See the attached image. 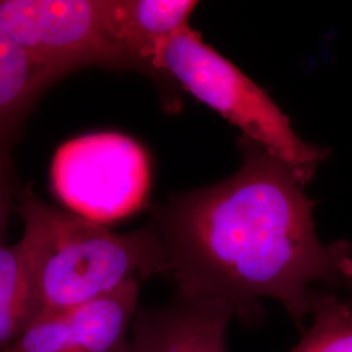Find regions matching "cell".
<instances>
[{"label": "cell", "mask_w": 352, "mask_h": 352, "mask_svg": "<svg viewBox=\"0 0 352 352\" xmlns=\"http://www.w3.org/2000/svg\"><path fill=\"white\" fill-rule=\"evenodd\" d=\"M140 280L91 302L38 316L0 352H131Z\"/></svg>", "instance_id": "cell-6"}, {"label": "cell", "mask_w": 352, "mask_h": 352, "mask_svg": "<svg viewBox=\"0 0 352 352\" xmlns=\"http://www.w3.org/2000/svg\"><path fill=\"white\" fill-rule=\"evenodd\" d=\"M197 4L192 0H104V14L113 41L140 72L161 78L154 67L157 51L189 25Z\"/></svg>", "instance_id": "cell-8"}, {"label": "cell", "mask_w": 352, "mask_h": 352, "mask_svg": "<svg viewBox=\"0 0 352 352\" xmlns=\"http://www.w3.org/2000/svg\"><path fill=\"white\" fill-rule=\"evenodd\" d=\"M309 316L312 325L291 352H352V300L314 289Z\"/></svg>", "instance_id": "cell-11"}, {"label": "cell", "mask_w": 352, "mask_h": 352, "mask_svg": "<svg viewBox=\"0 0 352 352\" xmlns=\"http://www.w3.org/2000/svg\"><path fill=\"white\" fill-rule=\"evenodd\" d=\"M51 184L72 213L103 225L139 210L151 187V164L135 140L90 133L55 153Z\"/></svg>", "instance_id": "cell-5"}, {"label": "cell", "mask_w": 352, "mask_h": 352, "mask_svg": "<svg viewBox=\"0 0 352 352\" xmlns=\"http://www.w3.org/2000/svg\"><path fill=\"white\" fill-rule=\"evenodd\" d=\"M239 151L234 175L154 206L167 272L177 294L221 300L244 324L274 299L302 327L312 285L352 289L351 244L318 239L315 204L287 164L243 136Z\"/></svg>", "instance_id": "cell-1"}, {"label": "cell", "mask_w": 352, "mask_h": 352, "mask_svg": "<svg viewBox=\"0 0 352 352\" xmlns=\"http://www.w3.org/2000/svg\"><path fill=\"white\" fill-rule=\"evenodd\" d=\"M37 317V308L17 244L0 241V351Z\"/></svg>", "instance_id": "cell-10"}, {"label": "cell", "mask_w": 352, "mask_h": 352, "mask_svg": "<svg viewBox=\"0 0 352 352\" xmlns=\"http://www.w3.org/2000/svg\"><path fill=\"white\" fill-rule=\"evenodd\" d=\"M50 88L0 24V151L11 153L29 113Z\"/></svg>", "instance_id": "cell-9"}, {"label": "cell", "mask_w": 352, "mask_h": 352, "mask_svg": "<svg viewBox=\"0 0 352 352\" xmlns=\"http://www.w3.org/2000/svg\"><path fill=\"white\" fill-rule=\"evenodd\" d=\"M0 24L51 87L75 71H139L113 41L104 0H0Z\"/></svg>", "instance_id": "cell-4"}, {"label": "cell", "mask_w": 352, "mask_h": 352, "mask_svg": "<svg viewBox=\"0 0 352 352\" xmlns=\"http://www.w3.org/2000/svg\"><path fill=\"white\" fill-rule=\"evenodd\" d=\"M24 222L17 244L37 317L96 300L132 279L167 272L164 243L153 223L118 234L19 187ZM36 317V318H37Z\"/></svg>", "instance_id": "cell-2"}, {"label": "cell", "mask_w": 352, "mask_h": 352, "mask_svg": "<svg viewBox=\"0 0 352 352\" xmlns=\"http://www.w3.org/2000/svg\"><path fill=\"white\" fill-rule=\"evenodd\" d=\"M231 308L208 296L177 294L171 302L138 309L131 352H227Z\"/></svg>", "instance_id": "cell-7"}, {"label": "cell", "mask_w": 352, "mask_h": 352, "mask_svg": "<svg viewBox=\"0 0 352 352\" xmlns=\"http://www.w3.org/2000/svg\"><path fill=\"white\" fill-rule=\"evenodd\" d=\"M154 67L161 78L173 80L238 126L243 138L287 164L302 186L327 158V149L302 141L264 89L206 45L190 26L164 42L157 51Z\"/></svg>", "instance_id": "cell-3"}, {"label": "cell", "mask_w": 352, "mask_h": 352, "mask_svg": "<svg viewBox=\"0 0 352 352\" xmlns=\"http://www.w3.org/2000/svg\"><path fill=\"white\" fill-rule=\"evenodd\" d=\"M19 187L13 173L11 153L0 151V241H3L8 215L12 210Z\"/></svg>", "instance_id": "cell-12"}]
</instances>
